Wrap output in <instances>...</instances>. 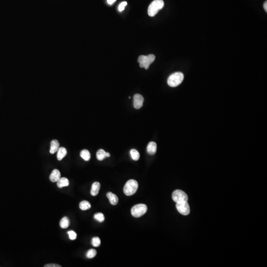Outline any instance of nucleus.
Segmentation results:
<instances>
[{"mask_svg":"<svg viewBox=\"0 0 267 267\" xmlns=\"http://www.w3.org/2000/svg\"><path fill=\"white\" fill-rule=\"evenodd\" d=\"M148 210L147 205L144 204H138L133 207L131 209L132 216L136 218H139L146 214Z\"/></svg>","mask_w":267,"mask_h":267,"instance_id":"5","label":"nucleus"},{"mask_svg":"<svg viewBox=\"0 0 267 267\" xmlns=\"http://www.w3.org/2000/svg\"><path fill=\"white\" fill-rule=\"evenodd\" d=\"M96 155H97V159L100 161H102L106 158V152L104 149H99L97 152Z\"/></svg>","mask_w":267,"mask_h":267,"instance_id":"19","label":"nucleus"},{"mask_svg":"<svg viewBox=\"0 0 267 267\" xmlns=\"http://www.w3.org/2000/svg\"><path fill=\"white\" fill-rule=\"evenodd\" d=\"M176 208L179 212L183 215H187L190 213V207L187 201L177 203Z\"/></svg>","mask_w":267,"mask_h":267,"instance_id":"7","label":"nucleus"},{"mask_svg":"<svg viewBox=\"0 0 267 267\" xmlns=\"http://www.w3.org/2000/svg\"><path fill=\"white\" fill-rule=\"evenodd\" d=\"M67 154V150L66 148L63 147H61L59 148V150H57V158L58 160H62L63 158H65V156Z\"/></svg>","mask_w":267,"mask_h":267,"instance_id":"14","label":"nucleus"},{"mask_svg":"<svg viewBox=\"0 0 267 267\" xmlns=\"http://www.w3.org/2000/svg\"><path fill=\"white\" fill-rule=\"evenodd\" d=\"M61 178V173L57 169L54 170L50 176V180L53 182H57Z\"/></svg>","mask_w":267,"mask_h":267,"instance_id":"9","label":"nucleus"},{"mask_svg":"<svg viewBox=\"0 0 267 267\" xmlns=\"http://www.w3.org/2000/svg\"><path fill=\"white\" fill-rule=\"evenodd\" d=\"M96 254H97V251L95 250V249H91L87 252L86 256L87 258L91 259L95 257Z\"/></svg>","mask_w":267,"mask_h":267,"instance_id":"21","label":"nucleus"},{"mask_svg":"<svg viewBox=\"0 0 267 267\" xmlns=\"http://www.w3.org/2000/svg\"><path fill=\"white\" fill-rule=\"evenodd\" d=\"M144 99L142 95L136 94L134 97V106L136 109H140L143 105Z\"/></svg>","mask_w":267,"mask_h":267,"instance_id":"8","label":"nucleus"},{"mask_svg":"<svg viewBox=\"0 0 267 267\" xmlns=\"http://www.w3.org/2000/svg\"><path fill=\"white\" fill-rule=\"evenodd\" d=\"M69 185V180L65 177L60 178V180L57 182V186L59 188H62L68 186Z\"/></svg>","mask_w":267,"mask_h":267,"instance_id":"15","label":"nucleus"},{"mask_svg":"<svg viewBox=\"0 0 267 267\" xmlns=\"http://www.w3.org/2000/svg\"><path fill=\"white\" fill-rule=\"evenodd\" d=\"M60 227L62 229H67L70 225V221L68 217H64L60 221Z\"/></svg>","mask_w":267,"mask_h":267,"instance_id":"16","label":"nucleus"},{"mask_svg":"<svg viewBox=\"0 0 267 267\" xmlns=\"http://www.w3.org/2000/svg\"><path fill=\"white\" fill-rule=\"evenodd\" d=\"M155 56L153 54L148 56H141L138 57V63H140V66L141 68H144L146 70L149 68V66L155 61Z\"/></svg>","mask_w":267,"mask_h":267,"instance_id":"4","label":"nucleus"},{"mask_svg":"<svg viewBox=\"0 0 267 267\" xmlns=\"http://www.w3.org/2000/svg\"><path fill=\"white\" fill-rule=\"evenodd\" d=\"M60 148V143L57 140H53L51 143V148L50 152L51 154H54L57 152Z\"/></svg>","mask_w":267,"mask_h":267,"instance_id":"12","label":"nucleus"},{"mask_svg":"<svg viewBox=\"0 0 267 267\" xmlns=\"http://www.w3.org/2000/svg\"><path fill=\"white\" fill-rule=\"evenodd\" d=\"M130 154L132 158L135 161H137L140 158V153L136 149H131L130 151Z\"/></svg>","mask_w":267,"mask_h":267,"instance_id":"20","label":"nucleus"},{"mask_svg":"<svg viewBox=\"0 0 267 267\" xmlns=\"http://www.w3.org/2000/svg\"><path fill=\"white\" fill-rule=\"evenodd\" d=\"M264 8L266 11V12H267V1L265 2L264 4Z\"/></svg>","mask_w":267,"mask_h":267,"instance_id":"28","label":"nucleus"},{"mask_svg":"<svg viewBox=\"0 0 267 267\" xmlns=\"http://www.w3.org/2000/svg\"><path fill=\"white\" fill-rule=\"evenodd\" d=\"M164 6L163 0H154L148 8V14L151 17H154Z\"/></svg>","mask_w":267,"mask_h":267,"instance_id":"1","label":"nucleus"},{"mask_svg":"<svg viewBox=\"0 0 267 267\" xmlns=\"http://www.w3.org/2000/svg\"><path fill=\"white\" fill-rule=\"evenodd\" d=\"M184 78V74L182 72H176L169 77L167 83L169 86L170 87H177L182 83Z\"/></svg>","mask_w":267,"mask_h":267,"instance_id":"2","label":"nucleus"},{"mask_svg":"<svg viewBox=\"0 0 267 267\" xmlns=\"http://www.w3.org/2000/svg\"><path fill=\"white\" fill-rule=\"evenodd\" d=\"M79 207L81 210H87L91 207V205L89 202L86 200H84L80 203Z\"/></svg>","mask_w":267,"mask_h":267,"instance_id":"18","label":"nucleus"},{"mask_svg":"<svg viewBox=\"0 0 267 267\" xmlns=\"http://www.w3.org/2000/svg\"><path fill=\"white\" fill-rule=\"evenodd\" d=\"M127 5V2H121L119 6V7H118V10L120 11V12H122V11H124V9H125V7L126 6V5Z\"/></svg>","mask_w":267,"mask_h":267,"instance_id":"25","label":"nucleus"},{"mask_svg":"<svg viewBox=\"0 0 267 267\" xmlns=\"http://www.w3.org/2000/svg\"><path fill=\"white\" fill-rule=\"evenodd\" d=\"M138 188V183L135 180H130L126 183L123 188L125 194L131 196L136 193Z\"/></svg>","mask_w":267,"mask_h":267,"instance_id":"3","label":"nucleus"},{"mask_svg":"<svg viewBox=\"0 0 267 267\" xmlns=\"http://www.w3.org/2000/svg\"><path fill=\"white\" fill-rule=\"evenodd\" d=\"M116 1V0H107V2L108 4H109V5H112Z\"/></svg>","mask_w":267,"mask_h":267,"instance_id":"27","label":"nucleus"},{"mask_svg":"<svg viewBox=\"0 0 267 267\" xmlns=\"http://www.w3.org/2000/svg\"><path fill=\"white\" fill-rule=\"evenodd\" d=\"M80 156L85 161H88L91 158V154L88 150L87 149H84L80 153Z\"/></svg>","mask_w":267,"mask_h":267,"instance_id":"17","label":"nucleus"},{"mask_svg":"<svg viewBox=\"0 0 267 267\" xmlns=\"http://www.w3.org/2000/svg\"><path fill=\"white\" fill-rule=\"evenodd\" d=\"M67 233H68V235H69V239H70L71 240H75V239H76L77 234L75 231H68Z\"/></svg>","mask_w":267,"mask_h":267,"instance_id":"24","label":"nucleus"},{"mask_svg":"<svg viewBox=\"0 0 267 267\" xmlns=\"http://www.w3.org/2000/svg\"><path fill=\"white\" fill-rule=\"evenodd\" d=\"M110 156V154L109 153H106V158H109V157Z\"/></svg>","mask_w":267,"mask_h":267,"instance_id":"29","label":"nucleus"},{"mask_svg":"<svg viewBox=\"0 0 267 267\" xmlns=\"http://www.w3.org/2000/svg\"><path fill=\"white\" fill-rule=\"evenodd\" d=\"M94 218L95 219L100 222H104V220L105 219L104 214L101 213H98L95 214L94 215Z\"/></svg>","mask_w":267,"mask_h":267,"instance_id":"22","label":"nucleus"},{"mask_svg":"<svg viewBox=\"0 0 267 267\" xmlns=\"http://www.w3.org/2000/svg\"><path fill=\"white\" fill-rule=\"evenodd\" d=\"M172 199L176 203L187 201L188 197L187 194L181 190H177L174 191L172 194Z\"/></svg>","mask_w":267,"mask_h":267,"instance_id":"6","label":"nucleus"},{"mask_svg":"<svg viewBox=\"0 0 267 267\" xmlns=\"http://www.w3.org/2000/svg\"><path fill=\"white\" fill-rule=\"evenodd\" d=\"M107 198H109L110 203L112 205H115L118 203V197L116 194L112 193L111 192H107L106 194Z\"/></svg>","mask_w":267,"mask_h":267,"instance_id":"11","label":"nucleus"},{"mask_svg":"<svg viewBox=\"0 0 267 267\" xmlns=\"http://www.w3.org/2000/svg\"><path fill=\"white\" fill-rule=\"evenodd\" d=\"M100 182H94L92 185V188H91V194L92 196H96L98 195L100 190Z\"/></svg>","mask_w":267,"mask_h":267,"instance_id":"13","label":"nucleus"},{"mask_svg":"<svg viewBox=\"0 0 267 267\" xmlns=\"http://www.w3.org/2000/svg\"><path fill=\"white\" fill-rule=\"evenodd\" d=\"M100 243L101 242H100V240L99 237H95L92 239V244L94 247H99L100 245Z\"/></svg>","mask_w":267,"mask_h":267,"instance_id":"23","label":"nucleus"},{"mask_svg":"<svg viewBox=\"0 0 267 267\" xmlns=\"http://www.w3.org/2000/svg\"><path fill=\"white\" fill-rule=\"evenodd\" d=\"M157 150V144L155 142L149 143L147 146V152L150 155H154Z\"/></svg>","mask_w":267,"mask_h":267,"instance_id":"10","label":"nucleus"},{"mask_svg":"<svg viewBox=\"0 0 267 267\" xmlns=\"http://www.w3.org/2000/svg\"><path fill=\"white\" fill-rule=\"evenodd\" d=\"M45 267H61V265L56 264H47L44 266Z\"/></svg>","mask_w":267,"mask_h":267,"instance_id":"26","label":"nucleus"}]
</instances>
